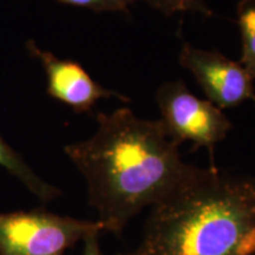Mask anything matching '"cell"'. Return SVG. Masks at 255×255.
I'll use <instances>...</instances> for the list:
<instances>
[{"label": "cell", "mask_w": 255, "mask_h": 255, "mask_svg": "<svg viewBox=\"0 0 255 255\" xmlns=\"http://www.w3.org/2000/svg\"><path fill=\"white\" fill-rule=\"evenodd\" d=\"M95 135L64 151L83 175L89 205L104 232L121 235L144 208L167 199L200 173L186 163L161 121L128 108L98 114Z\"/></svg>", "instance_id": "6da1fadb"}, {"label": "cell", "mask_w": 255, "mask_h": 255, "mask_svg": "<svg viewBox=\"0 0 255 255\" xmlns=\"http://www.w3.org/2000/svg\"><path fill=\"white\" fill-rule=\"evenodd\" d=\"M131 255H255V181L212 165L151 207Z\"/></svg>", "instance_id": "7a4b0ae2"}, {"label": "cell", "mask_w": 255, "mask_h": 255, "mask_svg": "<svg viewBox=\"0 0 255 255\" xmlns=\"http://www.w3.org/2000/svg\"><path fill=\"white\" fill-rule=\"evenodd\" d=\"M104 232L96 221L44 208L0 213V255H65L89 234Z\"/></svg>", "instance_id": "3957f363"}, {"label": "cell", "mask_w": 255, "mask_h": 255, "mask_svg": "<svg viewBox=\"0 0 255 255\" xmlns=\"http://www.w3.org/2000/svg\"><path fill=\"white\" fill-rule=\"evenodd\" d=\"M155 100L165 133L178 145L191 142L194 148L213 152L216 143L225 139L233 128L220 108L191 94L182 81L163 83Z\"/></svg>", "instance_id": "277c9868"}, {"label": "cell", "mask_w": 255, "mask_h": 255, "mask_svg": "<svg viewBox=\"0 0 255 255\" xmlns=\"http://www.w3.org/2000/svg\"><path fill=\"white\" fill-rule=\"evenodd\" d=\"M180 64L199 83L208 101L220 109L235 108L248 100L255 102L254 79L240 63L215 50L183 44Z\"/></svg>", "instance_id": "5b68a950"}, {"label": "cell", "mask_w": 255, "mask_h": 255, "mask_svg": "<svg viewBox=\"0 0 255 255\" xmlns=\"http://www.w3.org/2000/svg\"><path fill=\"white\" fill-rule=\"evenodd\" d=\"M26 49L43 65L47 78V95L68 105L75 113H89L101 98L115 97L130 102L127 96L102 87L78 62L60 59L50 51L41 50L33 40L27 41Z\"/></svg>", "instance_id": "8992f818"}, {"label": "cell", "mask_w": 255, "mask_h": 255, "mask_svg": "<svg viewBox=\"0 0 255 255\" xmlns=\"http://www.w3.org/2000/svg\"><path fill=\"white\" fill-rule=\"evenodd\" d=\"M0 167L6 169L12 176L18 178L43 203L51 202L62 196L60 189L45 182L43 178L38 176L25 162V159L13 148H11L1 136H0Z\"/></svg>", "instance_id": "52a82bcc"}, {"label": "cell", "mask_w": 255, "mask_h": 255, "mask_svg": "<svg viewBox=\"0 0 255 255\" xmlns=\"http://www.w3.org/2000/svg\"><path fill=\"white\" fill-rule=\"evenodd\" d=\"M237 13L242 41L240 64L255 79V0H240Z\"/></svg>", "instance_id": "ba28073f"}, {"label": "cell", "mask_w": 255, "mask_h": 255, "mask_svg": "<svg viewBox=\"0 0 255 255\" xmlns=\"http://www.w3.org/2000/svg\"><path fill=\"white\" fill-rule=\"evenodd\" d=\"M143 1L164 15L184 13V12H197L207 17L213 14L212 9L206 4L205 0H143Z\"/></svg>", "instance_id": "9c48e42d"}, {"label": "cell", "mask_w": 255, "mask_h": 255, "mask_svg": "<svg viewBox=\"0 0 255 255\" xmlns=\"http://www.w3.org/2000/svg\"><path fill=\"white\" fill-rule=\"evenodd\" d=\"M60 4L97 12H129L130 6L142 0H56Z\"/></svg>", "instance_id": "30bf717a"}, {"label": "cell", "mask_w": 255, "mask_h": 255, "mask_svg": "<svg viewBox=\"0 0 255 255\" xmlns=\"http://www.w3.org/2000/svg\"><path fill=\"white\" fill-rule=\"evenodd\" d=\"M101 233H92L83 240V255H103L100 245Z\"/></svg>", "instance_id": "8fae6325"}, {"label": "cell", "mask_w": 255, "mask_h": 255, "mask_svg": "<svg viewBox=\"0 0 255 255\" xmlns=\"http://www.w3.org/2000/svg\"><path fill=\"white\" fill-rule=\"evenodd\" d=\"M117 255H131L130 253H120V254H117Z\"/></svg>", "instance_id": "7c38bea8"}]
</instances>
